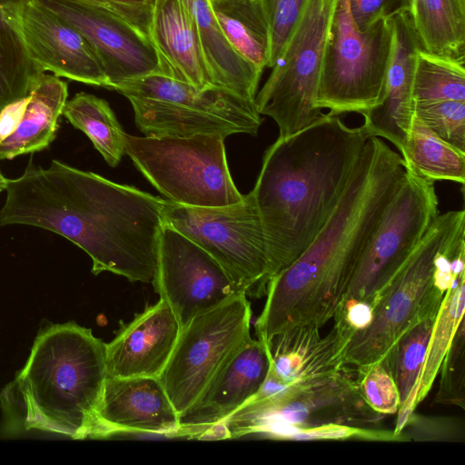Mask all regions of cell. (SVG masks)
Wrapping results in <instances>:
<instances>
[{
    "label": "cell",
    "mask_w": 465,
    "mask_h": 465,
    "mask_svg": "<svg viewBox=\"0 0 465 465\" xmlns=\"http://www.w3.org/2000/svg\"><path fill=\"white\" fill-rule=\"evenodd\" d=\"M0 225L55 232L92 259V272H110L132 282L154 277L165 200L57 160L29 163L9 179Z\"/></svg>",
    "instance_id": "obj_1"
},
{
    "label": "cell",
    "mask_w": 465,
    "mask_h": 465,
    "mask_svg": "<svg viewBox=\"0 0 465 465\" xmlns=\"http://www.w3.org/2000/svg\"><path fill=\"white\" fill-rule=\"evenodd\" d=\"M406 173L401 155L370 138L330 219L308 248L267 285L255 334L266 346L282 331L321 329L341 303L359 260Z\"/></svg>",
    "instance_id": "obj_2"
},
{
    "label": "cell",
    "mask_w": 465,
    "mask_h": 465,
    "mask_svg": "<svg viewBox=\"0 0 465 465\" xmlns=\"http://www.w3.org/2000/svg\"><path fill=\"white\" fill-rule=\"evenodd\" d=\"M370 139L322 114L267 149L252 191L268 250L269 282L308 248L337 207Z\"/></svg>",
    "instance_id": "obj_3"
},
{
    "label": "cell",
    "mask_w": 465,
    "mask_h": 465,
    "mask_svg": "<svg viewBox=\"0 0 465 465\" xmlns=\"http://www.w3.org/2000/svg\"><path fill=\"white\" fill-rule=\"evenodd\" d=\"M105 342L74 322L51 324L1 393L6 430L91 438L106 379Z\"/></svg>",
    "instance_id": "obj_4"
},
{
    "label": "cell",
    "mask_w": 465,
    "mask_h": 465,
    "mask_svg": "<svg viewBox=\"0 0 465 465\" xmlns=\"http://www.w3.org/2000/svg\"><path fill=\"white\" fill-rule=\"evenodd\" d=\"M465 232V212L438 214L370 312L367 323L348 338L341 368L358 372L381 360L398 339L422 320L437 315L453 279L436 270V256Z\"/></svg>",
    "instance_id": "obj_5"
},
{
    "label": "cell",
    "mask_w": 465,
    "mask_h": 465,
    "mask_svg": "<svg viewBox=\"0 0 465 465\" xmlns=\"http://www.w3.org/2000/svg\"><path fill=\"white\" fill-rule=\"evenodd\" d=\"M434 183L406 169L356 266L336 311L335 323L351 336L368 322L370 312L407 262L439 213Z\"/></svg>",
    "instance_id": "obj_6"
},
{
    "label": "cell",
    "mask_w": 465,
    "mask_h": 465,
    "mask_svg": "<svg viewBox=\"0 0 465 465\" xmlns=\"http://www.w3.org/2000/svg\"><path fill=\"white\" fill-rule=\"evenodd\" d=\"M113 89L130 101L136 126L145 136L256 135L262 124L255 100L223 87L198 89L154 74Z\"/></svg>",
    "instance_id": "obj_7"
},
{
    "label": "cell",
    "mask_w": 465,
    "mask_h": 465,
    "mask_svg": "<svg viewBox=\"0 0 465 465\" xmlns=\"http://www.w3.org/2000/svg\"><path fill=\"white\" fill-rule=\"evenodd\" d=\"M393 47L391 18L360 29L349 0H336L331 18L315 105L341 115L381 104Z\"/></svg>",
    "instance_id": "obj_8"
},
{
    "label": "cell",
    "mask_w": 465,
    "mask_h": 465,
    "mask_svg": "<svg viewBox=\"0 0 465 465\" xmlns=\"http://www.w3.org/2000/svg\"><path fill=\"white\" fill-rule=\"evenodd\" d=\"M225 137L133 136L125 153L167 200L186 206L216 207L240 202L225 153Z\"/></svg>",
    "instance_id": "obj_9"
},
{
    "label": "cell",
    "mask_w": 465,
    "mask_h": 465,
    "mask_svg": "<svg viewBox=\"0 0 465 465\" xmlns=\"http://www.w3.org/2000/svg\"><path fill=\"white\" fill-rule=\"evenodd\" d=\"M384 415L364 400L355 373L345 370L316 380L285 385L252 399L223 420L229 438L261 435L273 439L282 430L298 427L341 424L368 427Z\"/></svg>",
    "instance_id": "obj_10"
},
{
    "label": "cell",
    "mask_w": 465,
    "mask_h": 465,
    "mask_svg": "<svg viewBox=\"0 0 465 465\" xmlns=\"http://www.w3.org/2000/svg\"><path fill=\"white\" fill-rule=\"evenodd\" d=\"M163 219L209 253L238 293L258 298L266 294L267 242L252 192L236 203L216 207L186 206L165 200Z\"/></svg>",
    "instance_id": "obj_11"
},
{
    "label": "cell",
    "mask_w": 465,
    "mask_h": 465,
    "mask_svg": "<svg viewBox=\"0 0 465 465\" xmlns=\"http://www.w3.org/2000/svg\"><path fill=\"white\" fill-rule=\"evenodd\" d=\"M247 295L236 294L181 328L159 379L180 416L204 392L251 336Z\"/></svg>",
    "instance_id": "obj_12"
},
{
    "label": "cell",
    "mask_w": 465,
    "mask_h": 465,
    "mask_svg": "<svg viewBox=\"0 0 465 465\" xmlns=\"http://www.w3.org/2000/svg\"><path fill=\"white\" fill-rule=\"evenodd\" d=\"M335 1L305 0L290 38L256 94L259 114L275 121L280 136L303 128L322 114L315 100Z\"/></svg>",
    "instance_id": "obj_13"
},
{
    "label": "cell",
    "mask_w": 465,
    "mask_h": 465,
    "mask_svg": "<svg viewBox=\"0 0 465 465\" xmlns=\"http://www.w3.org/2000/svg\"><path fill=\"white\" fill-rule=\"evenodd\" d=\"M152 284L160 299L172 308L181 328L239 294L225 271L209 253L164 223Z\"/></svg>",
    "instance_id": "obj_14"
},
{
    "label": "cell",
    "mask_w": 465,
    "mask_h": 465,
    "mask_svg": "<svg viewBox=\"0 0 465 465\" xmlns=\"http://www.w3.org/2000/svg\"><path fill=\"white\" fill-rule=\"evenodd\" d=\"M198 428L182 427L158 377L106 376L90 439H198Z\"/></svg>",
    "instance_id": "obj_15"
},
{
    "label": "cell",
    "mask_w": 465,
    "mask_h": 465,
    "mask_svg": "<svg viewBox=\"0 0 465 465\" xmlns=\"http://www.w3.org/2000/svg\"><path fill=\"white\" fill-rule=\"evenodd\" d=\"M81 32L98 54L109 89L149 74H161L158 54L141 29L111 12L70 0H35Z\"/></svg>",
    "instance_id": "obj_16"
},
{
    "label": "cell",
    "mask_w": 465,
    "mask_h": 465,
    "mask_svg": "<svg viewBox=\"0 0 465 465\" xmlns=\"http://www.w3.org/2000/svg\"><path fill=\"white\" fill-rule=\"evenodd\" d=\"M22 32L32 59L44 73L109 87L103 64L87 38L35 0L25 6Z\"/></svg>",
    "instance_id": "obj_17"
},
{
    "label": "cell",
    "mask_w": 465,
    "mask_h": 465,
    "mask_svg": "<svg viewBox=\"0 0 465 465\" xmlns=\"http://www.w3.org/2000/svg\"><path fill=\"white\" fill-rule=\"evenodd\" d=\"M180 330L173 311L161 299L136 314L131 322H121L114 338L105 343L107 376L159 378Z\"/></svg>",
    "instance_id": "obj_18"
},
{
    "label": "cell",
    "mask_w": 465,
    "mask_h": 465,
    "mask_svg": "<svg viewBox=\"0 0 465 465\" xmlns=\"http://www.w3.org/2000/svg\"><path fill=\"white\" fill-rule=\"evenodd\" d=\"M393 47L383 98L378 105L362 112L361 127L370 138L391 142L400 153L409 137L414 120L412 85L414 60L421 47L410 13L392 18Z\"/></svg>",
    "instance_id": "obj_19"
},
{
    "label": "cell",
    "mask_w": 465,
    "mask_h": 465,
    "mask_svg": "<svg viewBox=\"0 0 465 465\" xmlns=\"http://www.w3.org/2000/svg\"><path fill=\"white\" fill-rule=\"evenodd\" d=\"M271 364L269 348L252 337L244 342L201 397L179 416L182 427H206L223 421L261 389Z\"/></svg>",
    "instance_id": "obj_20"
},
{
    "label": "cell",
    "mask_w": 465,
    "mask_h": 465,
    "mask_svg": "<svg viewBox=\"0 0 465 465\" xmlns=\"http://www.w3.org/2000/svg\"><path fill=\"white\" fill-rule=\"evenodd\" d=\"M149 36L162 75L198 89L214 86L185 0H153Z\"/></svg>",
    "instance_id": "obj_21"
},
{
    "label": "cell",
    "mask_w": 465,
    "mask_h": 465,
    "mask_svg": "<svg viewBox=\"0 0 465 465\" xmlns=\"http://www.w3.org/2000/svg\"><path fill=\"white\" fill-rule=\"evenodd\" d=\"M314 326H294L277 334L269 343L268 375L281 386L316 380L341 371V339L334 328L321 336Z\"/></svg>",
    "instance_id": "obj_22"
},
{
    "label": "cell",
    "mask_w": 465,
    "mask_h": 465,
    "mask_svg": "<svg viewBox=\"0 0 465 465\" xmlns=\"http://www.w3.org/2000/svg\"><path fill=\"white\" fill-rule=\"evenodd\" d=\"M195 20L214 86L255 100L262 72L241 56L223 35L209 0H185Z\"/></svg>",
    "instance_id": "obj_23"
},
{
    "label": "cell",
    "mask_w": 465,
    "mask_h": 465,
    "mask_svg": "<svg viewBox=\"0 0 465 465\" xmlns=\"http://www.w3.org/2000/svg\"><path fill=\"white\" fill-rule=\"evenodd\" d=\"M25 114L15 131L0 143V160L39 152L54 140L68 97L67 84L42 74L33 85Z\"/></svg>",
    "instance_id": "obj_24"
},
{
    "label": "cell",
    "mask_w": 465,
    "mask_h": 465,
    "mask_svg": "<svg viewBox=\"0 0 465 465\" xmlns=\"http://www.w3.org/2000/svg\"><path fill=\"white\" fill-rule=\"evenodd\" d=\"M29 0H0V111L26 96L44 72L32 59L22 32Z\"/></svg>",
    "instance_id": "obj_25"
},
{
    "label": "cell",
    "mask_w": 465,
    "mask_h": 465,
    "mask_svg": "<svg viewBox=\"0 0 465 465\" xmlns=\"http://www.w3.org/2000/svg\"><path fill=\"white\" fill-rule=\"evenodd\" d=\"M410 15L424 50L465 62V0H412Z\"/></svg>",
    "instance_id": "obj_26"
},
{
    "label": "cell",
    "mask_w": 465,
    "mask_h": 465,
    "mask_svg": "<svg viewBox=\"0 0 465 465\" xmlns=\"http://www.w3.org/2000/svg\"><path fill=\"white\" fill-rule=\"evenodd\" d=\"M231 45L262 73L270 50L269 29L260 0H209Z\"/></svg>",
    "instance_id": "obj_27"
},
{
    "label": "cell",
    "mask_w": 465,
    "mask_h": 465,
    "mask_svg": "<svg viewBox=\"0 0 465 465\" xmlns=\"http://www.w3.org/2000/svg\"><path fill=\"white\" fill-rule=\"evenodd\" d=\"M401 155L405 168L425 181L465 183V152L439 138L416 117Z\"/></svg>",
    "instance_id": "obj_28"
},
{
    "label": "cell",
    "mask_w": 465,
    "mask_h": 465,
    "mask_svg": "<svg viewBox=\"0 0 465 465\" xmlns=\"http://www.w3.org/2000/svg\"><path fill=\"white\" fill-rule=\"evenodd\" d=\"M436 316H430L405 331L385 355L400 396L393 433L401 441L402 440L399 434L414 412V392Z\"/></svg>",
    "instance_id": "obj_29"
},
{
    "label": "cell",
    "mask_w": 465,
    "mask_h": 465,
    "mask_svg": "<svg viewBox=\"0 0 465 465\" xmlns=\"http://www.w3.org/2000/svg\"><path fill=\"white\" fill-rule=\"evenodd\" d=\"M63 115L88 136L110 166L121 162L125 153L126 134L105 100L78 93L66 101Z\"/></svg>",
    "instance_id": "obj_30"
},
{
    "label": "cell",
    "mask_w": 465,
    "mask_h": 465,
    "mask_svg": "<svg viewBox=\"0 0 465 465\" xmlns=\"http://www.w3.org/2000/svg\"><path fill=\"white\" fill-rule=\"evenodd\" d=\"M464 302L465 270L455 276L440 303L414 392L412 401L414 410L425 399L439 374L441 362L455 332L464 319Z\"/></svg>",
    "instance_id": "obj_31"
},
{
    "label": "cell",
    "mask_w": 465,
    "mask_h": 465,
    "mask_svg": "<svg viewBox=\"0 0 465 465\" xmlns=\"http://www.w3.org/2000/svg\"><path fill=\"white\" fill-rule=\"evenodd\" d=\"M465 62L418 48L414 60L413 104L465 102Z\"/></svg>",
    "instance_id": "obj_32"
},
{
    "label": "cell",
    "mask_w": 465,
    "mask_h": 465,
    "mask_svg": "<svg viewBox=\"0 0 465 465\" xmlns=\"http://www.w3.org/2000/svg\"><path fill=\"white\" fill-rule=\"evenodd\" d=\"M414 117L439 138L465 152V102L416 104Z\"/></svg>",
    "instance_id": "obj_33"
},
{
    "label": "cell",
    "mask_w": 465,
    "mask_h": 465,
    "mask_svg": "<svg viewBox=\"0 0 465 465\" xmlns=\"http://www.w3.org/2000/svg\"><path fill=\"white\" fill-rule=\"evenodd\" d=\"M355 377L361 395L375 411L384 416L397 413L400 396L385 356L355 372Z\"/></svg>",
    "instance_id": "obj_34"
},
{
    "label": "cell",
    "mask_w": 465,
    "mask_h": 465,
    "mask_svg": "<svg viewBox=\"0 0 465 465\" xmlns=\"http://www.w3.org/2000/svg\"><path fill=\"white\" fill-rule=\"evenodd\" d=\"M464 319L460 322L441 362L440 381L435 402L455 405L464 410L465 388Z\"/></svg>",
    "instance_id": "obj_35"
},
{
    "label": "cell",
    "mask_w": 465,
    "mask_h": 465,
    "mask_svg": "<svg viewBox=\"0 0 465 465\" xmlns=\"http://www.w3.org/2000/svg\"><path fill=\"white\" fill-rule=\"evenodd\" d=\"M269 29L267 67L272 68L292 35L305 0H260Z\"/></svg>",
    "instance_id": "obj_36"
},
{
    "label": "cell",
    "mask_w": 465,
    "mask_h": 465,
    "mask_svg": "<svg viewBox=\"0 0 465 465\" xmlns=\"http://www.w3.org/2000/svg\"><path fill=\"white\" fill-rule=\"evenodd\" d=\"M276 440H364L374 441H401L393 430H373L341 424H325L316 427L288 428L279 432Z\"/></svg>",
    "instance_id": "obj_37"
},
{
    "label": "cell",
    "mask_w": 465,
    "mask_h": 465,
    "mask_svg": "<svg viewBox=\"0 0 465 465\" xmlns=\"http://www.w3.org/2000/svg\"><path fill=\"white\" fill-rule=\"evenodd\" d=\"M399 435L402 441H462L464 427L454 418L427 417L412 412Z\"/></svg>",
    "instance_id": "obj_38"
},
{
    "label": "cell",
    "mask_w": 465,
    "mask_h": 465,
    "mask_svg": "<svg viewBox=\"0 0 465 465\" xmlns=\"http://www.w3.org/2000/svg\"><path fill=\"white\" fill-rule=\"evenodd\" d=\"M412 0H349L351 16L360 29L380 19L410 13Z\"/></svg>",
    "instance_id": "obj_39"
},
{
    "label": "cell",
    "mask_w": 465,
    "mask_h": 465,
    "mask_svg": "<svg viewBox=\"0 0 465 465\" xmlns=\"http://www.w3.org/2000/svg\"><path fill=\"white\" fill-rule=\"evenodd\" d=\"M29 94L5 105L0 111V143L10 136L21 123L29 102Z\"/></svg>",
    "instance_id": "obj_40"
},
{
    "label": "cell",
    "mask_w": 465,
    "mask_h": 465,
    "mask_svg": "<svg viewBox=\"0 0 465 465\" xmlns=\"http://www.w3.org/2000/svg\"><path fill=\"white\" fill-rule=\"evenodd\" d=\"M88 4L105 9L112 14L122 17L137 27H141L146 21L147 12L144 8L115 5L106 0H70Z\"/></svg>",
    "instance_id": "obj_41"
},
{
    "label": "cell",
    "mask_w": 465,
    "mask_h": 465,
    "mask_svg": "<svg viewBox=\"0 0 465 465\" xmlns=\"http://www.w3.org/2000/svg\"><path fill=\"white\" fill-rule=\"evenodd\" d=\"M115 5L133 7H152L153 0H106Z\"/></svg>",
    "instance_id": "obj_42"
},
{
    "label": "cell",
    "mask_w": 465,
    "mask_h": 465,
    "mask_svg": "<svg viewBox=\"0 0 465 465\" xmlns=\"http://www.w3.org/2000/svg\"><path fill=\"white\" fill-rule=\"evenodd\" d=\"M8 183L9 179L5 177L3 173L0 172V193L6 189Z\"/></svg>",
    "instance_id": "obj_43"
}]
</instances>
